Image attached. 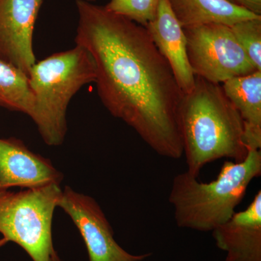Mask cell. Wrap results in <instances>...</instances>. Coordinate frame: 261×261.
Instances as JSON below:
<instances>
[{"instance_id":"14","label":"cell","mask_w":261,"mask_h":261,"mask_svg":"<svg viewBox=\"0 0 261 261\" xmlns=\"http://www.w3.org/2000/svg\"><path fill=\"white\" fill-rule=\"evenodd\" d=\"M0 107L21 112L33 118L35 97L28 75L0 59Z\"/></svg>"},{"instance_id":"9","label":"cell","mask_w":261,"mask_h":261,"mask_svg":"<svg viewBox=\"0 0 261 261\" xmlns=\"http://www.w3.org/2000/svg\"><path fill=\"white\" fill-rule=\"evenodd\" d=\"M63 174L50 160L15 137L0 138V189H37L60 185Z\"/></svg>"},{"instance_id":"11","label":"cell","mask_w":261,"mask_h":261,"mask_svg":"<svg viewBox=\"0 0 261 261\" xmlns=\"http://www.w3.org/2000/svg\"><path fill=\"white\" fill-rule=\"evenodd\" d=\"M216 245L228 261H261V191L245 211L213 231Z\"/></svg>"},{"instance_id":"5","label":"cell","mask_w":261,"mask_h":261,"mask_svg":"<svg viewBox=\"0 0 261 261\" xmlns=\"http://www.w3.org/2000/svg\"><path fill=\"white\" fill-rule=\"evenodd\" d=\"M61 185L13 192L0 189V247L13 242L33 261H61L53 241V220Z\"/></svg>"},{"instance_id":"15","label":"cell","mask_w":261,"mask_h":261,"mask_svg":"<svg viewBox=\"0 0 261 261\" xmlns=\"http://www.w3.org/2000/svg\"><path fill=\"white\" fill-rule=\"evenodd\" d=\"M233 37L257 70H261V17L230 27Z\"/></svg>"},{"instance_id":"13","label":"cell","mask_w":261,"mask_h":261,"mask_svg":"<svg viewBox=\"0 0 261 261\" xmlns=\"http://www.w3.org/2000/svg\"><path fill=\"white\" fill-rule=\"evenodd\" d=\"M183 28L218 23L231 27L243 20L259 18L226 0H168Z\"/></svg>"},{"instance_id":"4","label":"cell","mask_w":261,"mask_h":261,"mask_svg":"<svg viewBox=\"0 0 261 261\" xmlns=\"http://www.w3.org/2000/svg\"><path fill=\"white\" fill-rule=\"evenodd\" d=\"M29 79L35 97L32 121L46 145H61L68 132L70 100L84 85L95 82L93 59L85 48L76 44L36 62Z\"/></svg>"},{"instance_id":"1","label":"cell","mask_w":261,"mask_h":261,"mask_svg":"<svg viewBox=\"0 0 261 261\" xmlns=\"http://www.w3.org/2000/svg\"><path fill=\"white\" fill-rule=\"evenodd\" d=\"M75 3V44L93 59L94 83L103 106L156 153L181 159L179 111L185 94L147 29L105 6L84 0Z\"/></svg>"},{"instance_id":"2","label":"cell","mask_w":261,"mask_h":261,"mask_svg":"<svg viewBox=\"0 0 261 261\" xmlns=\"http://www.w3.org/2000/svg\"><path fill=\"white\" fill-rule=\"evenodd\" d=\"M179 126L187 171L196 178L216 160L247 157L243 120L220 84L195 75V87L182 99Z\"/></svg>"},{"instance_id":"17","label":"cell","mask_w":261,"mask_h":261,"mask_svg":"<svg viewBox=\"0 0 261 261\" xmlns=\"http://www.w3.org/2000/svg\"><path fill=\"white\" fill-rule=\"evenodd\" d=\"M226 1L248 10L254 14L261 15V0H226Z\"/></svg>"},{"instance_id":"8","label":"cell","mask_w":261,"mask_h":261,"mask_svg":"<svg viewBox=\"0 0 261 261\" xmlns=\"http://www.w3.org/2000/svg\"><path fill=\"white\" fill-rule=\"evenodd\" d=\"M44 0H0V59L27 75L36 63L33 35Z\"/></svg>"},{"instance_id":"18","label":"cell","mask_w":261,"mask_h":261,"mask_svg":"<svg viewBox=\"0 0 261 261\" xmlns=\"http://www.w3.org/2000/svg\"><path fill=\"white\" fill-rule=\"evenodd\" d=\"M84 1H87V2H93V1H95V0H84Z\"/></svg>"},{"instance_id":"16","label":"cell","mask_w":261,"mask_h":261,"mask_svg":"<svg viewBox=\"0 0 261 261\" xmlns=\"http://www.w3.org/2000/svg\"><path fill=\"white\" fill-rule=\"evenodd\" d=\"M159 3L160 0H111L105 8L145 27L155 17Z\"/></svg>"},{"instance_id":"6","label":"cell","mask_w":261,"mask_h":261,"mask_svg":"<svg viewBox=\"0 0 261 261\" xmlns=\"http://www.w3.org/2000/svg\"><path fill=\"white\" fill-rule=\"evenodd\" d=\"M183 29L187 56L196 76L220 84L257 70L237 42L230 27L211 23Z\"/></svg>"},{"instance_id":"10","label":"cell","mask_w":261,"mask_h":261,"mask_svg":"<svg viewBox=\"0 0 261 261\" xmlns=\"http://www.w3.org/2000/svg\"><path fill=\"white\" fill-rule=\"evenodd\" d=\"M149 37L172 70L178 87L184 94L195 87V75L192 71L187 51V39L168 0H160L155 17L145 27Z\"/></svg>"},{"instance_id":"3","label":"cell","mask_w":261,"mask_h":261,"mask_svg":"<svg viewBox=\"0 0 261 261\" xmlns=\"http://www.w3.org/2000/svg\"><path fill=\"white\" fill-rule=\"evenodd\" d=\"M261 174L260 149L240 163L226 161L216 179L199 181L187 171L173 178L168 200L179 228L213 231L231 219L250 182Z\"/></svg>"},{"instance_id":"7","label":"cell","mask_w":261,"mask_h":261,"mask_svg":"<svg viewBox=\"0 0 261 261\" xmlns=\"http://www.w3.org/2000/svg\"><path fill=\"white\" fill-rule=\"evenodd\" d=\"M82 235L89 261H142L151 253L132 255L116 243L114 232L97 201L66 186L58 204Z\"/></svg>"},{"instance_id":"12","label":"cell","mask_w":261,"mask_h":261,"mask_svg":"<svg viewBox=\"0 0 261 261\" xmlns=\"http://www.w3.org/2000/svg\"><path fill=\"white\" fill-rule=\"evenodd\" d=\"M225 95L243 120L247 150L261 147V70L223 83Z\"/></svg>"}]
</instances>
